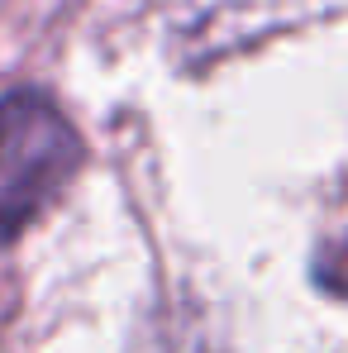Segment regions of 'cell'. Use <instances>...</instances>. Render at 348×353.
Listing matches in <instances>:
<instances>
[{
  "mask_svg": "<svg viewBox=\"0 0 348 353\" xmlns=\"http://www.w3.org/2000/svg\"><path fill=\"white\" fill-rule=\"evenodd\" d=\"M81 168V139L53 101L14 91L0 101V243L43 215Z\"/></svg>",
  "mask_w": 348,
  "mask_h": 353,
  "instance_id": "obj_1",
  "label": "cell"
},
{
  "mask_svg": "<svg viewBox=\"0 0 348 353\" xmlns=\"http://www.w3.org/2000/svg\"><path fill=\"white\" fill-rule=\"evenodd\" d=\"M315 282L334 296H348V234L329 239L320 253H315Z\"/></svg>",
  "mask_w": 348,
  "mask_h": 353,
  "instance_id": "obj_2",
  "label": "cell"
}]
</instances>
